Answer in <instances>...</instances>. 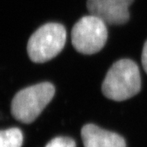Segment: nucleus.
<instances>
[{
  "instance_id": "7",
  "label": "nucleus",
  "mask_w": 147,
  "mask_h": 147,
  "mask_svg": "<svg viewBox=\"0 0 147 147\" xmlns=\"http://www.w3.org/2000/svg\"><path fill=\"white\" fill-rule=\"evenodd\" d=\"M22 144L23 134L19 128L0 130V147H21Z\"/></svg>"
},
{
  "instance_id": "8",
  "label": "nucleus",
  "mask_w": 147,
  "mask_h": 147,
  "mask_svg": "<svg viewBox=\"0 0 147 147\" xmlns=\"http://www.w3.org/2000/svg\"><path fill=\"white\" fill-rule=\"evenodd\" d=\"M45 147H76V143L70 137H57L51 140Z\"/></svg>"
},
{
  "instance_id": "9",
  "label": "nucleus",
  "mask_w": 147,
  "mask_h": 147,
  "mask_svg": "<svg viewBox=\"0 0 147 147\" xmlns=\"http://www.w3.org/2000/svg\"><path fill=\"white\" fill-rule=\"evenodd\" d=\"M142 66L145 69V71L147 74V41L145 42L143 50H142Z\"/></svg>"
},
{
  "instance_id": "2",
  "label": "nucleus",
  "mask_w": 147,
  "mask_h": 147,
  "mask_svg": "<svg viewBox=\"0 0 147 147\" xmlns=\"http://www.w3.org/2000/svg\"><path fill=\"white\" fill-rule=\"evenodd\" d=\"M55 95V87L44 82L26 88L18 92L11 101V115L23 123L36 119Z\"/></svg>"
},
{
  "instance_id": "3",
  "label": "nucleus",
  "mask_w": 147,
  "mask_h": 147,
  "mask_svg": "<svg viewBox=\"0 0 147 147\" xmlns=\"http://www.w3.org/2000/svg\"><path fill=\"white\" fill-rule=\"evenodd\" d=\"M66 41V30L59 23H47L38 28L29 39L27 52L34 62L43 63L57 57Z\"/></svg>"
},
{
  "instance_id": "5",
  "label": "nucleus",
  "mask_w": 147,
  "mask_h": 147,
  "mask_svg": "<svg viewBox=\"0 0 147 147\" xmlns=\"http://www.w3.org/2000/svg\"><path fill=\"white\" fill-rule=\"evenodd\" d=\"M134 0H88L90 14L101 19L105 24L119 26L129 21L128 7Z\"/></svg>"
},
{
  "instance_id": "4",
  "label": "nucleus",
  "mask_w": 147,
  "mask_h": 147,
  "mask_svg": "<svg viewBox=\"0 0 147 147\" xmlns=\"http://www.w3.org/2000/svg\"><path fill=\"white\" fill-rule=\"evenodd\" d=\"M108 37L106 24L93 15L83 16L75 23L71 32L72 44L75 50L85 55L100 52Z\"/></svg>"
},
{
  "instance_id": "1",
  "label": "nucleus",
  "mask_w": 147,
  "mask_h": 147,
  "mask_svg": "<svg viewBox=\"0 0 147 147\" xmlns=\"http://www.w3.org/2000/svg\"><path fill=\"white\" fill-rule=\"evenodd\" d=\"M142 88L137 65L129 59H121L113 64L102 84V92L110 100L122 101L137 95Z\"/></svg>"
},
{
  "instance_id": "6",
  "label": "nucleus",
  "mask_w": 147,
  "mask_h": 147,
  "mask_svg": "<svg viewBox=\"0 0 147 147\" xmlns=\"http://www.w3.org/2000/svg\"><path fill=\"white\" fill-rule=\"evenodd\" d=\"M81 136L84 147H126L125 140L120 135L92 123L83 127Z\"/></svg>"
}]
</instances>
